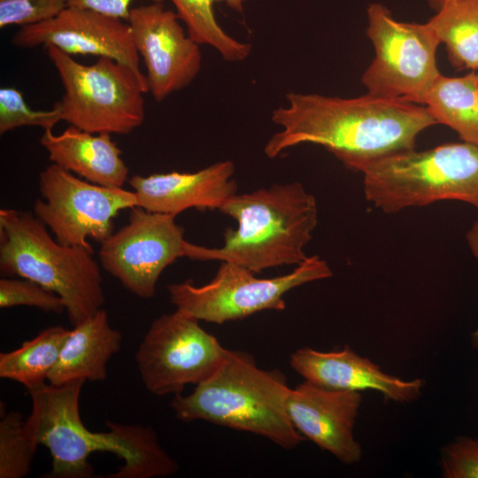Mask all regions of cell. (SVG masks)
Here are the masks:
<instances>
[{"mask_svg":"<svg viewBox=\"0 0 478 478\" xmlns=\"http://www.w3.org/2000/svg\"><path fill=\"white\" fill-rule=\"evenodd\" d=\"M362 402L358 391L337 390L304 381L291 389L287 412L294 428L345 464L361 459L354 426Z\"/></svg>","mask_w":478,"mask_h":478,"instance_id":"15","label":"cell"},{"mask_svg":"<svg viewBox=\"0 0 478 478\" xmlns=\"http://www.w3.org/2000/svg\"><path fill=\"white\" fill-rule=\"evenodd\" d=\"M179 19L161 2L132 8L127 19L146 67L149 91L158 102L188 87L201 69L200 44Z\"/></svg>","mask_w":478,"mask_h":478,"instance_id":"13","label":"cell"},{"mask_svg":"<svg viewBox=\"0 0 478 478\" xmlns=\"http://www.w3.org/2000/svg\"><path fill=\"white\" fill-rule=\"evenodd\" d=\"M85 382L55 386L40 383L26 388L32 410L27 429L37 445L49 449L52 459L47 478H91L89 457L107 451L124 459L108 478H156L175 474L176 460L160 445L149 426L107 421V432H93L80 415V396Z\"/></svg>","mask_w":478,"mask_h":478,"instance_id":"2","label":"cell"},{"mask_svg":"<svg viewBox=\"0 0 478 478\" xmlns=\"http://www.w3.org/2000/svg\"><path fill=\"white\" fill-rule=\"evenodd\" d=\"M121 342V333L112 328L107 311L101 308L70 330L47 381L55 386L104 381L107 364L120 350Z\"/></svg>","mask_w":478,"mask_h":478,"instance_id":"19","label":"cell"},{"mask_svg":"<svg viewBox=\"0 0 478 478\" xmlns=\"http://www.w3.org/2000/svg\"><path fill=\"white\" fill-rule=\"evenodd\" d=\"M476 71H477L476 73H477V76H478V69Z\"/></svg>","mask_w":478,"mask_h":478,"instance_id":"33","label":"cell"},{"mask_svg":"<svg viewBox=\"0 0 478 478\" xmlns=\"http://www.w3.org/2000/svg\"><path fill=\"white\" fill-rule=\"evenodd\" d=\"M70 329L52 326L20 347L0 353V377L25 388L45 382L59 358Z\"/></svg>","mask_w":478,"mask_h":478,"instance_id":"21","label":"cell"},{"mask_svg":"<svg viewBox=\"0 0 478 478\" xmlns=\"http://www.w3.org/2000/svg\"><path fill=\"white\" fill-rule=\"evenodd\" d=\"M331 276L328 264L316 255L308 257L287 274L264 279L244 266L222 262L208 283L196 286L185 281L173 283L167 289L176 309L199 320L222 324L265 310L282 311L287 292Z\"/></svg>","mask_w":478,"mask_h":478,"instance_id":"8","label":"cell"},{"mask_svg":"<svg viewBox=\"0 0 478 478\" xmlns=\"http://www.w3.org/2000/svg\"><path fill=\"white\" fill-rule=\"evenodd\" d=\"M455 0H427L428 6L432 8L436 12L442 9L447 4Z\"/></svg>","mask_w":478,"mask_h":478,"instance_id":"31","label":"cell"},{"mask_svg":"<svg viewBox=\"0 0 478 478\" xmlns=\"http://www.w3.org/2000/svg\"><path fill=\"white\" fill-rule=\"evenodd\" d=\"M420 104H425L436 124L448 126L463 142L478 145V76L474 71L460 77L440 73Z\"/></svg>","mask_w":478,"mask_h":478,"instance_id":"20","label":"cell"},{"mask_svg":"<svg viewBox=\"0 0 478 478\" xmlns=\"http://www.w3.org/2000/svg\"><path fill=\"white\" fill-rule=\"evenodd\" d=\"M442 474L445 478H478V439L464 436L442 450Z\"/></svg>","mask_w":478,"mask_h":478,"instance_id":"28","label":"cell"},{"mask_svg":"<svg viewBox=\"0 0 478 478\" xmlns=\"http://www.w3.org/2000/svg\"><path fill=\"white\" fill-rule=\"evenodd\" d=\"M289 364L305 381L319 386L358 392L375 390L386 399L399 403L417 399L424 382L420 379L404 381L386 374L348 345L333 351L303 347L290 355Z\"/></svg>","mask_w":478,"mask_h":478,"instance_id":"17","label":"cell"},{"mask_svg":"<svg viewBox=\"0 0 478 478\" xmlns=\"http://www.w3.org/2000/svg\"><path fill=\"white\" fill-rule=\"evenodd\" d=\"M66 7V0H0V27L42 23Z\"/></svg>","mask_w":478,"mask_h":478,"instance_id":"27","label":"cell"},{"mask_svg":"<svg viewBox=\"0 0 478 478\" xmlns=\"http://www.w3.org/2000/svg\"><path fill=\"white\" fill-rule=\"evenodd\" d=\"M176 9L178 18L187 27V34L198 44L216 50L227 62H241L251 54L252 45L240 42L229 35L218 23L213 4L224 2L236 12H242L239 0H170Z\"/></svg>","mask_w":478,"mask_h":478,"instance_id":"23","label":"cell"},{"mask_svg":"<svg viewBox=\"0 0 478 478\" xmlns=\"http://www.w3.org/2000/svg\"><path fill=\"white\" fill-rule=\"evenodd\" d=\"M288 104L272 112L281 129L264 148L274 158L301 143L323 146L350 168L414 149L419 134L436 124L426 106L366 94L353 98L291 92Z\"/></svg>","mask_w":478,"mask_h":478,"instance_id":"1","label":"cell"},{"mask_svg":"<svg viewBox=\"0 0 478 478\" xmlns=\"http://www.w3.org/2000/svg\"><path fill=\"white\" fill-rule=\"evenodd\" d=\"M11 42L23 49L52 45L71 56L109 58L146 77L129 24L93 11L67 6L49 20L20 27Z\"/></svg>","mask_w":478,"mask_h":478,"instance_id":"14","label":"cell"},{"mask_svg":"<svg viewBox=\"0 0 478 478\" xmlns=\"http://www.w3.org/2000/svg\"><path fill=\"white\" fill-rule=\"evenodd\" d=\"M38 185L34 214L67 246L92 249L88 239L102 243L114 232L120 212L138 206L135 191L91 183L55 164L40 172Z\"/></svg>","mask_w":478,"mask_h":478,"instance_id":"11","label":"cell"},{"mask_svg":"<svg viewBox=\"0 0 478 478\" xmlns=\"http://www.w3.org/2000/svg\"><path fill=\"white\" fill-rule=\"evenodd\" d=\"M45 48L64 88L54 104L62 120L89 133L110 135L129 134L143 123L146 77L109 58L84 65L52 45Z\"/></svg>","mask_w":478,"mask_h":478,"instance_id":"7","label":"cell"},{"mask_svg":"<svg viewBox=\"0 0 478 478\" xmlns=\"http://www.w3.org/2000/svg\"><path fill=\"white\" fill-rule=\"evenodd\" d=\"M188 241L170 214L140 206L129 209L128 221L100 243L103 268L141 298H151L162 272L185 257Z\"/></svg>","mask_w":478,"mask_h":478,"instance_id":"12","label":"cell"},{"mask_svg":"<svg viewBox=\"0 0 478 478\" xmlns=\"http://www.w3.org/2000/svg\"><path fill=\"white\" fill-rule=\"evenodd\" d=\"M366 16V35L375 52L361 77L367 94L420 104L440 74L436 61L440 40L428 23L396 20L380 3L370 4Z\"/></svg>","mask_w":478,"mask_h":478,"instance_id":"9","label":"cell"},{"mask_svg":"<svg viewBox=\"0 0 478 478\" xmlns=\"http://www.w3.org/2000/svg\"><path fill=\"white\" fill-rule=\"evenodd\" d=\"M33 306L46 312H66L64 300L56 293L29 279H0V307Z\"/></svg>","mask_w":478,"mask_h":478,"instance_id":"26","label":"cell"},{"mask_svg":"<svg viewBox=\"0 0 478 478\" xmlns=\"http://www.w3.org/2000/svg\"><path fill=\"white\" fill-rule=\"evenodd\" d=\"M228 349L203 329L199 320L181 310L155 319L135 352L143 385L158 397L181 394L210 378Z\"/></svg>","mask_w":478,"mask_h":478,"instance_id":"10","label":"cell"},{"mask_svg":"<svg viewBox=\"0 0 478 478\" xmlns=\"http://www.w3.org/2000/svg\"><path fill=\"white\" fill-rule=\"evenodd\" d=\"M427 23L445 44L454 66L478 69V0L451 2Z\"/></svg>","mask_w":478,"mask_h":478,"instance_id":"22","label":"cell"},{"mask_svg":"<svg viewBox=\"0 0 478 478\" xmlns=\"http://www.w3.org/2000/svg\"><path fill=\"white\" fill-rule=\"evenodd\" d=\"M239 1H241V2L243 4V3L246 2L247 0H239Z\"/></svg>","mask_w":478,"mask_h":478,"instance_id":"32","label":"cell"},{"mask_svg":"<svg viewBox=\"0 0 478 478\" xmlns=\"http://www.w3.org/2000/svg\"><path fill=\"white\" fill-rule=\"evenodd\" d=\"M34 213L0 210V274L34 281L58 295L74 327L103 308L105 297L93 249L58 243Z\"/></svg>","mask_w":478,"mask_h":478,"instance_id":"5","label":"cell"},{"mask_svg":"<svg viewBox=\"0 0 478 478\" xmlns=\"http://www.w3.org/2000/svg\"><path fill=\"white\" fill-rule=\"evenodd\" d=\"M134 0H66L67 6L85 9L114 19L127 20L130 14V4ZM162 2V0H149Z\"/></svg>","mask_w":478,"mask_h":478,"instance_id":"29","label":"cell"},{"mask_svg":"<svg viewBox=\"0 0 478 478\" xmlns=\"http://www.w3.org/2000/svg\"><path fill=\"white\" fill-rule=\"evenodd\" d=\"M237 222L220 248L189 242L185 257L192 260L232 262L257 274L284 265L298 266L308 256L305 245L318 225V205L302 183H274L235 194L220 210Z\"/></svg>","mask_w":478,"mask_h":478,"instance_id":"3","label":"cell"},{"mask_svg":"<svg viewBox=\"0 0 478 478\" xmlns=\"http://www.w3.org/2000/svg\"><path fill=\"white\" fill-rule=\"evenodd\" d=\"M234 173V163L225 160L195 173L134 175L128 184L136 194L138 206L175 217L190 208L220 210L237 194Z\"/></svg>","mask_w":478,"mask_h":478,"instance_id":"16","label":"cell"},{"mask_svg":"<svg viewBox=\"0 0 478 478\" xmlns=\"http://www.w3.org/2000/svg\"><path fill=\"white\" fill-rule=\"evenodd\" d=\"M290 389L281 371L260 368L251 354L228 350L210 378L189 395L173 396L170 406L181 421L252 433L290 450L305 439L288 415Z\"/></svg>","mask_w":478,"mask_h":478,"instance_id":"4","label":"cell"},{"mask_svg":"<svg viewBox=\"0 0 478 478\" xmlns=\"http://www.w3.org/2000/svg\"><path fill=\"white\" fill-rule=\"evenodd\" d=\"M37 446L21 413L4 412L0 420V478L27 476Z\"/></svg>","mask_w":478,"mask_h":478,"instance_id":"24","label":"cell"},{"mask_svg":"<svg viewBox=\"0 0 478 478\" xmlns=\"http://www.w3.org/2000/svg\"><path fill=\"white\" fill-rule=\"evenodd\" d=\"M366 200L387 213L457 200L478 209V145L454 143L394 152L356 165Z\"/></svg>","mask_w":478,"mask_h":478,"instance_id":"6","label":"cell"},{"mask_svg":"<svg viewBox=\"0 0 478 478\" xmlns=\"http://www.w3.org/2000/svg\"><path fill=\"white\" fill-rule=\"evenodd\" d=\"M466 237L472 253L478 259V220L468 229ZM471 341L473 347L478 348V328L473 332Z\"/></svg>","mask_w":478,"mask_h":478,"instance_id":"30","label":"cell"},{"mask_svg":"<svg viewBox=\"0 0 478 478\" xmlns=\"http://www.w3.org/2000/svg\"><path fill=\"white\" fill-rule=\"evenodd\" d=\"M39 143L52 164L91 183L122 188L127 180L122 150L110 134H93L69 126L59 135L44 130Z\"/></svg>","mask_w":478,"mask_h":478,"instance_id":"18","label":"cell"},{"mask_svg":"<svg viewBox=\"0 0 478 478\" xmlns=\"http://www.w3.org/2000/svg\"><path fill=\"white\" fill-rule=\"evenodd\" d=\"M60 120L61 112L56 106L48 111H35L28 106L19 90L11 87L0 89L1 135L27 126L52 130Z\"/></svg>","mask_w":478,"mask_h":478,"instance_id":"25","label":"cell"}]
</instances>
